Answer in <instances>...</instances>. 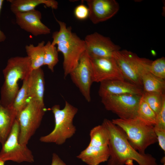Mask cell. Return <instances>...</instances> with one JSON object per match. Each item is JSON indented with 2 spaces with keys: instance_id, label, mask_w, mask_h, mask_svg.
Segmentation results:
<instances>
[{
  "instance_id": "6da1fadb",
  "label": "cell",
  "mask_w": 165,
  "mask_h": 165,
  "mask_svg": "<svg viewBox=\"0 0 165 165\" xmlns=\"http://www.w3.org/2000/svg\"><path fill=\"white\" fill-rule=\"evenodd\" d=\"M102 123L107 129L109 135L110 156L107 165H132L133 161L139 165H158L156 159L152 155L141 154L134 149L124 132L111 120L105 119Z\"/></svg>"
},
{
  "instance_id": "7a4b0ae2",
  "label": "cell",
  "mask_w": 165,
  "mask_h": 165,
  "mask_svg": "<svg viewBox=\"0 0 165 165\" xmlns=\"http://www.w3.org/2000/svg\"><path fill=\"white\" fill-rule=\"evenodd\" d=\"M55 18L60 29L53 33L51 44L54 46L57 45L58 51L63 55L65 78L78 64L81 55L86 51V45L84 40L72 32L71 26L67 27L65 23Z\"/></svg>"
},
{
  "instance_id": "3957f363",
  "label": "cell",
  "mask_w": 165,
  "mask_h": 165,
  "mask_svg": "<svg viewBox=\"0 0 165 165\" xmlns=\"http://www.w3.org/2000/svg\"><path fill=\"white\" fill-rule=\"evenodd\" d=\"M32 70L30 59L27 56L10 58L3 70L4 81L1 88L0 101L6 107H12L19 89L18 82L24 80Z\"/></svg>"
},
{
  "instance_id": "277c9868",
  "label": "cell",
  "mask_w": 165,
  "mask_h": 165,
  "mask_svg": "<svg viewBox=\"0 0 165 165\" xmlns=\"http://www.w3.org/2000/svg\"><path fill=\"white\" fill-rule=\"evenodd\" d=\"M51 110L54 116V128L49 134L41 137L39 140L43 143L61 145L67 139L72 137L76 132V129L73 125V120L78 109L65 101L63 109L60 108L59 105H55Z\"/></svg>"
},
{
  "instance_id": "5b68a950",
  "label": "cell",
  "mask_w": 165,
  "mask_h": 165,
  "mask_svg": "<svg viewBox=\"0 0 165 165\" xmlns=\"http://www.w3.org/2000/svg\"><path fill=\"white\" fill-rule=\"evenodd\" d=\"M111 121L123 130L131 145L141 154H145L148 146L157 142L154 126L147 125L136 117L128 119L119 118Z\"/></svg>"
},
{
  "instance_id": "8992f818",
  "label": "cell",
  "mask_w": 165,
  "mask_h": 165,
  "mask_svg": "<svg viewBox=\"0 0 165 165\" xmlns=\"http://www.w3.org/2000/svg\"><path fill=\"white\" fill-rule=\"evenodd\" d=\"M90 141L87 147L77 156L88 165H99L108 160L110 152L108 131L102 123L93 127L90 133Z\"/></svg>"
},
{
  "instance_id": "52a82bcc",
  "label": "cell",
  "mask_w": 165,
  "mask_h": 165,
  "mask_svg": "<svg viewBox=\"0 0 165 165\" xmlns=\"http://www.w3.org/2000/svg\"><path fill=\"white\" fill-rule=\"evenodd\" d=\"M46 110L44 103L30 100L17 113L16 120L19 125L20 144L27 145L40 125Z\"/></svg>"
},
{
  "instance_id": "ba28073f",
  "label": "cell",
  "mask_w": 165,
  "mask_h": 165,
  "mask_svg": "<svg viewBox=\"0 0 165 165\" xmlns=\"http://www.w3.org/2000/svg\"><path fill=\"white\" fill-rule=\"evenodd\" d=\"M113 57L125 79L142 88L143 75L149 72L152 61L139 57L135 53L125 50L115 52Z\"/></svg>"
},
{
  "instance_id": "9c48e42d",
  "label": "cell",
  "mask_w": 165,
  "mask_h": 165,
  "mask_svg": "<svg viewBox=\"0 0 165 165\" xmlns=\"http://www.w3.org/2000/svg\"><path fill=\"white\" fill-rule=\"evenodd\" d=\"M19 127L16 119L12 130L0 151V158L5 162L12 161L17 163H33L34 156L27 145L19 141Z\"/></svg>"
},
{
  "instance_id": "30bf717a",
  "label": "cell",
  "mask_w": 165,
  "mask_h": 165,
  "mask_svg": "<svg viewBox=\"0 0 165 165\" xmlns=\"http://www.w3.org/2000/svg\"><path fill=\"white\" fill-rule=\"evenodd\" d=\"M141 97L130 94L107 95L101 97V102L107 110L116 114L119 118H134L137 117Z\"/></svg>"
},
{
  "instance_id": "8fae6325",
  "label": "cell",
  "mask_w": 165,
  "mask_h": 165,
  "mask_svg": "<svg viewBox=\"0 0 165 165\" xmlns=\"http://www.w3.org/2000/svg\"><path fill=\"white\" fill-rule=\"evenodd\" d=\"M69 75L86 100L90 102V89L93 83L92 71L90 57L86 51L81 55L77 66Z\"/></svg>"
},
{
  "instance_id": "7c38bea8",
  "label": "cell",
  "mask_w": 165,
  "mask_h": 165,
  "mask_svg": "<svg viewBox=\"0 0 165 165\" xmlns=\"http://www.w3.org/2000/svg\"><path fill=\"white\" fill-rule=\"evenodd\" d=\"M86 51L90 57L96 58L113 57L120 47L115 44L108 37L95 32L86 36L84 40Z\"/></svg>"
},
{
  "instance_id": "4fadbf2b",
  "label": "cell",
  "mask_w": 165,
  "mask_h": 165,
  "mask_svg": "<svg viewBox=\"0 0 165 165\" xmlns=\"http://www.w3.org/2000/svg\"><path fill=\"white\" fill-rule=\"evenodd\" d=\"M90 58L93 82L100 83L114 80H125L113 57L96 58L90 57Z\"/></svg>"
},
{
  "instance_id": "5bb4252c",
  "label": "cell",
  "mask_w": 165,
  "mask_h": 165,
  "mask_svg": "<svg viewBox=\"0 0 165 165\" xmlns=\"http://www.w3.org/2000/svg\"><path fill=\"white\" fill-rule=\"evenodd\" d=\"M88 17L94 24L106 21L118 12L119 6L115 0H86Z\"/></svg>"
},
{
  "instance_id": "9a60e30c",
  "label": "cell",
  "mask_w": 165,
  "mask_h": 165,
  "mask_svg": "<svg viewBox=\"0 0 165 165\" xmlns=\"http://www.w3.org/2000/svg\"><path fill=\"white\" fill-rule=\"evenodd\" d=\"M14 14L16 24L33 35L36 36L50 33V29L42 22V14L39 11L35 9Z\"/></svg>"
},
{
  "instance_id": "2e32d148",
  "label": "cell",
  "mask_w": 165,
  "mask_h": 165,
  "mask_svg": "<svg viewBox=\"0 0 165 165\" xmlns=\"http://www.w3.org/2000/svg\"><path fill=\"white\" fill-rule=\"evenodd\" d=\"M100 83L98 94L101 97L107 95L125 94L142 96L143 92L141 87L125 80H110Z\"/></svg>"
},
{
  "instance_id": "e0dca14e",
  "label": "cell",
  "mask_w": 165,
  "mask_h": 165,
  "mask_svg": "<svg viewBox=\"0 0 165 165\" xmlns=\"http://www.w3.org/2000/svg\"><path fill=\"white\" fill-rule=\"evenodd\" d=\"M28 90L29 101L33 100L44 103L45 79L41 68L31 72L28 78Z\"/></svg>"
},
{
  "instance_id": "ac0fdd59",
  "label": "cell",
  "mask_w": 165,
  "mask_h": 165,
  "mask_svg": "<svg viewBox=\"0 0 165 165\" xmlns=\"http://www.w3.org/2000/svg\"><path fill=\"white\" fill-rule=\"evenodd\" d=\"M17 113L12 107H6L0 100V143L8 138L16 119Z\"/></svg>"
},
{
  "instance_id": "d6986e66",
  "label": "cell",
  "mask_w": 165,
  "mask_h": 165,
  "mask_svg": "<svg viewBox=\"0 0 165 165\" xmlns=\"http://www.w3.org/2000/svg\"><path fill=\"white\" fill-rule=\"evenodd\" d=\"M10 4V9L15 14L18 13H24L35 9L41 4L53 9H57L58 2L54 0H8Z\"/></svg>"
},
{
  "instance_id": "ffe728a7",
  "label": "cell",
  "mask_w": 165,
  "mask_h": 165,
  "mask_svg": "<svg viewBox=\"0 0 165 165\" xmlns=\"http://www.w3.org/2000/svg\"><path fill=\"white\" fill-rule=\"evenodd\" d=\"M25 49L27 56L29 58L32 69H36L43 65L45 43L43 41L39 42L35 46L30 44L25 46Z\"/></svg>"
},
{
  "instance_id": "44dd1931",
  "label": "cell",
  "mask_w": 165,
  "mask_h": 165,
  "mask_svg": "<svg viewBox=\"0 0 165 165\" xmlns=\"http://www.w3.org/2000/svg\"><path fill=\"white\" fill-rule=\"evenodd\" d=\"M142 82L144 92L165 94V79L158 78L148 72L143 75Z\"/></svg>"
},
{
  "instance_id": "7402d4cb",
  "label": "cell",
  "mask_w": 165,
  "mask_h": 165,
  "mask_svg": "<svg viewBox=\"0 0 165 165\" xmlns=\"http://www.w3.org/2000/svg\"><path fill=\"white\" fill-rule=\"evenodd\" d=\"M156 113L144 100L141 96L136 117L147 125L154 126L156 123Z\"/></svg>"
},
{
  "instance_id": "603a6c76",
  "label": "cell",
  "mask_w": 165,
  "mask_h": 165,
  "mask_svg": "<svg viewBox=\"0 0 165 165\" xmlns=\"http://www.w3.org/2000/svg\"><path fill=\"white\" fill-rule=\"evenodd\" d=\"M142 97L156 115L165 101V94L154 92H143Z\"/></svg>"
},
{
  "instance_id": "cb8c5ba5",
  "label": "cell",
  "mask_w": 165,
  "mask_h": 165,
  "mask_svg": "<svg viewBox=\"0 0 165 165\" xmlns=\"http://www.w3.org/2000/svg\"><path fill=\"white\" fill-rule=\"evenodd\" d=\"M58 52L55 46L53 45L48 41L45 44L43 65L47 66L52 72H54V68L59 61Z\"/></svg>"
},
{
  "instance_id": "d4e9b609",
  "label": "cell",
  "mask_w": 165,
  "mask_h": 165,
  "mask_svg": "<svg viewBox=\"0 0 165 165\" xmlns=\"http://www.w3.org/2000/svg\"><path fill=\"white\" fill-rule=\"evenodd\" d=\"M29 76L23 80L22 86L17 93L12 106L17 113L22 109L29 101L28 90Z\"/></svg>"
},
{
  "instance_id": "484cf974",
  "label": "cell",
  "mask_w": 165,
  "mask_h": 165,
  "mask_svg": "<svg viewBox=\"0 0 165 165\" xmlns=\"http://www.w3.org/2000/svg\"><path fill=\"white\" fill-rule=\"evenodd\" d=\"M149 72L155 76L165 79V58L162 57L152 61L149 67Z\"/></svg>"
},
{
  "instance_id": "4316f807",
  "label": "cell",
  "mask_w": 165,
  "mask_h": 165,
  "mask_svg": "<svg viewBox=\"0 0 165 165\" xmlns=\"http://www.w3.org/2000/svg\"><path fill=\"white\" fill-rule=\"evenodd\" d=\"M74 14L78 19L85 20L88 17L89 10L87 6L81 4L76 7L74 9Z\"/></svg>"
},
{
  "instance_id": "83f0119b",
  "label": "cell",
  "mask_w": 165,
  "mask_h": 165,
  "mask_svg": "<svg viewBox=\"0 0 165 165\" xmlns=\"http://www.w3.org/2000/svg\"><path fill=\"white\" fill-rule=\"evenodd\" d=\"M154 127L165 130V101L163 103L160 110L156 115V123Z\"/></svg>"
},
{
  "instance_id": "f1b7e54d",
  "label": "cell",
  "mask_w": 165,
  "mask_h": 165,
  "mask_svg": "<svg viewBox=\"0 0 165 165\" xmlns=\"http://www.w3.org/2000/svg\"><path fill=\"white\" fill-rule=\"evenodd\" d=\"M154 130L156 136L157 142L162 149L165 151V130L154 127Z\"/></svg>"
},
{
  "instance_id": "f546056e",
  "label": "cell",
  "mask_w": 165,
  "mask_h": 165,
  "mask_svg": "<svg viewBox=\"0 0 165 165\" xmlns=\"http://www.w3.org/2000/svg\"><path fill=\"white\" fill-rule=\"evenodd\" d=\"M51 165H66L56 153H53L52 154Z\"/></svg>"
},
{
  "instance_id": "4dcf8cb0",
  "label": "cell",
  "mask_w": 165,
  "mask_h": 165,
  "mask_svg": "<svg viewBox=\"0 0 165 165\" xmlns=\"http://www.w3.org/2000/svg\"><path fill=\"white\" fill-rule=\"evenodd\" d=\"M3 0H0V13L2 8V5L4 2ZM6 37L4 33L0 29V42L4 41L6 39Z\"/></svg>"
},
{
  "instance_id": "1f68e13d",
  "label": "cell",
  "mask_w": 165,
  "mask_h": 165,
  "mask_svg": "<svg viewBox=\"0 0 165 165\" xmlns=\"http://www.w3.org/2000/svg\"><path fill=\"white\" fill-rule=\"evenodd\" d=\"M5 161L0 158V165H5Z\"/></svg>"
},
{
  "instance_id": "d6a6232c",
  "label": "cell",
  "mask_w": 165,
  "mask_h": 165,
  "mask_svg": "<svg viewBox=\"0 0 165 165\" xmlns=\"http://www.w3.org/2000/svg\"><path fill=\"white\" fill-rule=\"evenodd\" d=\"M165 165V163H163V165Z\"/></svg>"
}]
</instances>
